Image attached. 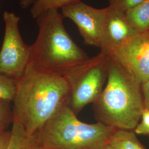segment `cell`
Returning a JSON list of instances; mask_svg holds the SVG:
<instances>
[{
	"mask_svg": "<svg viewBox=\"0 0 149 149\" xmlns=\"http://www.w3.org/2000/svg\"><path fill=\"white\" fill-rule=\"evenodd\" d=\"M69 88L63 76L40 69L30 63L16 80L13 120L27 133L35 135L67 105Z\"/></svg>",
	"mask_w": 149,
	"mask_h": 149,
	"instance_id": "cell-1",
	"label": "cell"
},
{
	"mask_svg": "<svg viewBox=\"0 0 149 149\" xmlns=\"http://www.w3.org/2000/svg\"><path fill=\"white\" fill-rule=\"evenodd\" d=\"M93 104L97 122L134 130L145 108L142 83L109 55L106 84Z\"/></svg>",
	"mask_w": 149,
	"mask_h": 149,
	"instance_id": "cell-2",
	"label": "cell"
},
{
	"mask_svg": "<svg viewBox=\"0 0 149 149\" xmlns=\"http://www.w3.org/2000/svg\"><path fill=\"white\" fill-rule=\"evenodd\" d=\"M64 18L56 9L36 18L39 32L36 40L31 45L30 60L40 69L63 76L90 58L70 37Z\"/></svg>",
	"mask_w": 149,
	"mask_h": 149,
	"instance_id": "cell-3",
	"label": "cell"
},
{
	"mask_svg": "<svg viewBox=\"0 0 149 149\" xmlns=\"http://www.w3.org/2000/svg\"><path fill=\"white\" fill-rule=\"evenodd\" d=\"M116 130L100 123L82 122L66 105L35 135L43 149H102Z\"/></svg>",
	"mask_w": 149,
	"mask_h": 149,
	"instance_id": "cell-4",
	"label": "cell"
},
{
	"mask_svg": "<svg viewBox=\"0 0 149 149\" xmlns=\"http://www.w3.org/2000/svg\"><path fill=\"white\" fill-rule=\"evenodd\" d=\"M108 58L101 52L64 75L69 88L67 106L77 116L100 95L107 80Z\"/></svg>",
	"mask_w": 149,
	"mask_h": 149,
	"instance_id": "cell-5",
	"label": "cell"
},
{
	"mask_svg": "<svg viewBox=\"0 0 149 149\" xmlns=\"http://www.w3.org/2000/svg\"><path fill=\"white\" fill-rule=\"evenodd\" d=\"M5 35L0 50V74L17 80L24 73L31 60V45L24 43L19 29L21 18L5 11Z\"/></svg>",
	"mask_w": 149,
	"mask_h": 149,
	"instance_id": "cell-6",
	"label": "cell"
},
{
	"mask_svg": "<svg viewBox=\"0 0 149 149\" xmlns=\"http://www.w3.org/2000/svg\"><path fill=\"white\" fill-rule=\"evenodd\" d=\"M61 11L64 18H70L76 24L85 44L100 48L108 7L98 9L80 0L63 7Z\"/></svg>",
	"mask_w": 149,
	"mask_h": 149,
	"instance_id": "cell-7",
	"label": "cell"
},
{
	"mask_svg": "<svg viewBox=\"0 0 149 149\" xmlns=\"http://www.w3.org/2000/svg\"><path fill=\"white\" fill-rule=\"evenodd\" d=\"M141 83L149 79V32L139 34L109 54Z\"/></svg>",
	"mask_w": 149,
	"mask_h": 149,
	"instance_id": "cell-8",
	"label": "cell"
},
{
	"mask_svg": "<svg viewBox=\"0 0 149 149\" xmlns=\"http://www.w3.org/2000/svg\"><path fill=\"white\" fill-rule=\"evenodd\" d=\"M138 34L128 21L125 12L109 6L102 35L101 52L109 55Z\"/></svg>",
	"mask_w": 149,
	"mask_h": 149,
	"instance_id": "cell-9",
	"label": "cell"
},
{
	"mask_svg": "<svg viewBox=\"0 0 149 149\" xmlns=\"http://www.w3.org/2000/svg\"><path fill=\"white\" fill-rule=\"evenodd\" d=\"M7 149H43L36 135L27 133L21 125L13 120L11 138Z\"/></svg>",
	"mask_w": 149,
	"mask_h": 149,
	"instance_id": "cell-10",
	"label": "cell"
},
{
	"mask_svg": "<svg viewBox=\"0 0 149 149\" xmlns=\"http://www.w3.org/2000/svg\"><path fill=\"white\" fill-rule=\"evenodd\" d=\"M128 21L139 34L149 31V0L125 12Z\"/></svg>",
	"mask_w": 149,
	"mask_h": 149,
	"instance_id": "cell-11",
	"label": "cell"
},
{
	"mask_svg": "<svg viewBox=\"0 0 149 149\" xmlns=\"http://www.w3.org/2000/svg\"><path fill=\"white\" fill-rule=\"evenodd\" d=\"M109 143L116 149H147L139 140L133 130L117 129Z\"/></svg>",
	"mask_w": 149,
	"mask_h": 149,
	"instance_id": "cell-12",
	"label": "cell"
},
{
	"mask_svg": "<svg viewBox=\"0 0 149 149\" xmlns=\"http://www.w3.org/2000/svg\"><path fill=\"white\" fill-rule=\"evenodd\" d=\"M80 0H36L32 5L31 12L34 18H37L47 11L59 10Z\"/></svg>",
	"mask_w": 149,
	"mask_h": 149,
	"instance_id": "cell-13",
	"label": "cell"
},
{
	"mask_svg": "<svg viewBox=\"0 0 149 149\" xmlns=\"http://www.w3.org/2000/svg\"><path fill=\"white\" fill-rule=\"evenodd\" d=\"M16 91V80L0 74V101L12 102Z\"/></svg>",
	"mask_w": 149,
	"mask_h": 149,
	"instance_id": "cell-14",
	"label": "cell"
},
{
	"mask_svg": "<svg viewBox=\"0 0 149 149\" xmlns=\"http://www.w3.org/2000/svg\"><path fill=\"white\" fill-rule=\"evenodd\" d=\"M10 103V102L0 101V133L5 132L11 123H13V113Z\"/></svg>",
	"mask_w": 149,
	"mask_h": 149,
	"instance_id": "cell-15",
	"label": "cell"
},
{
	"mask_svg": "<svg viewBox=\"0 0 149 149\" xmlns=\"http://www.w3.org/2000/svg\"><path fill=\"white\" fill-rule=\"evenodd\" d=\"M145 0H110L111 6L113 8L125 12L144 2Z\"/></svg>",
	"mask_w": 149,
	"mask_h": 149,
	"instance_id": "cell-16",
	"label": "cell"
},
{
	"mask_svg": "<svg viewBox=\"0 0 149 149\" xmlns=\"http://www.w3.org/2000/svg\"><path fill=\"white\" fill-rule=\"evenodd\" d=\"M141 122L134 129L136 134L149 135V109L144 108L140 118Z\"/></svg>",
	"mask_w": 149,
	"mask_h": 149,
	"instance_id": "cell-17",
	"label": "cell"
},
{
	"mask_svg": "<svg viewBox=\"0 0 149 149\" xmlns=\"http://www.w3.org/2000/svg\"><path fill=\"white\" fill-rule=\"evenodd\" d=\"M11 138V130L0 133V149H7Z\"/></svg>",
	"mask_w": 149,
	"mask_h": 149,
	"instance_id": "cell-18",
	"label": "cell"
},
{
	"mask_svg": "<svg viewBox=\"0 0 149 149\" xmlns=\"http://www.w3.org/2000/svg\"><path fill=\"white\" fill-rule=\"evenodd\" d=\"M144 108L149 109V79L142 83Z\"/></svg>",
	"mask_w": 149,
	"mask_h": 149,
	"instance_id": "cell-19",
	"label": "cell"
},
{
	"mask_svg": "<svg viewBox=\"0 0 149 149\" xmlns=\"http://www.w3.org/2000/svg\"><path fill=\"white\" fill-rule=\"evenodd\" d=\"M36 0H21L20 5L23 9L27 8L32 6Z\"/></svg>",
	"mask_w": 149,
	"mask_h": 149,
	"instance_id": "cell-20",
	"label": "cell"
},
{
	"mask_svg": "<svg viewBox=\"0 0 149 149\" xmlns=\"http://www.w3.org/2000/svg\"><path fill=\"white\" fill-rule=\"evenodd\" d=\"M102 149H116L114 146H113L112 145L108 143L105 146H104Z\"/></svg>",
	"mask_w": 149,
	"mask_h": 149,
	"instance_id": "cell-21",
	"label": "cell"
},
{
	"mask_svg": "<svg viewBox=\"0 0 149 149\" xmlns=\"http://www.w3.org/2000/svg\"><path fill=\"white\" fill-rule=\"evenodd\" d=\"M0 8H1V7H0Z\"/></svg>",
	"mask_w": 149,
	"mask_h": 149,
	"instance_id": "cell-22",
	"label": "cell"
},
{
	"mask_svg": "<svg viewBox=\"0 0 149 149\" xmlns=\"http://www.w3.org/2000/svg\"></svg>",
	"mask_w": 149,
	"mask_h": 149,
	"instance_id": "cell-23",
	"label": "cell"
}]
</instances>
